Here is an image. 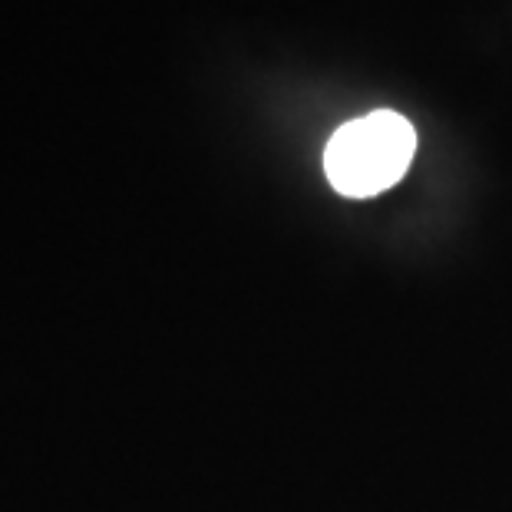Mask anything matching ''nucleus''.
<instances>
[{
  "mask_svg": "<svg viewBox=\"0 0 512 512\" xmlns=\"http://www.w3.org/2000/svg\"><path fill=\"white\" fill-rule=\"evenodd\" d=\"M417 152V133L394 110H377L344 123L328 139L324 172L341 195L370 199L403 179Z\"/></svg>",
  "mask_w": 512,
  "mask_h": 512,
  "instance_id": "1",
  "label": "nucleus"
}]
</instances>
